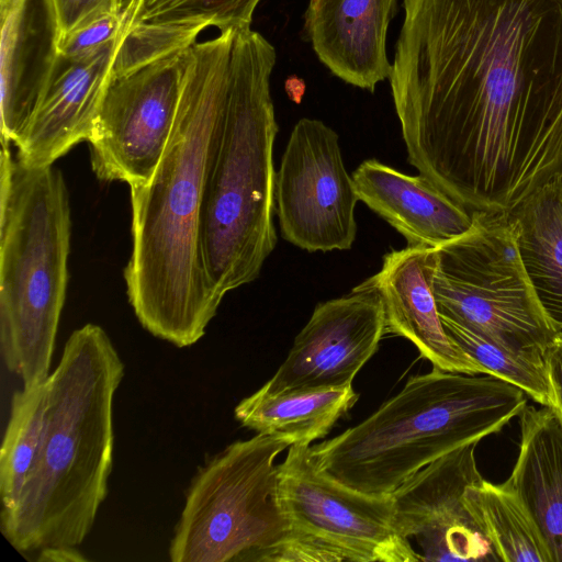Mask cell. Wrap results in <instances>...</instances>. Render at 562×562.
Instances as JSON below:
<instances>
[{"instance_id": "4", "label": "cell", "mask_w": 562, "mask_h": 562, "mask_svg": "<svg viewBox=\"0 0 562 562\" xmlns=\"http://www.w3.org/2000/svg\"><path fill=\"white\" fill-rule=\"evenodd\" d=\"M274 47L250 27L234 30L225 111L200 215L207 286L226 293L259 277L277 245L273 216L278 123L270 91Z\"/></svg>"}, {"instance_id": "5", "label": "cell", "mask_w": 562, "mask_h": 562, "mask_svg": "<svg viewBox=\"0 0 562 562\" xmlns=\"http://www.w3.org/2000/svg\"><path fill=\"white\" fill-rule=\"evenodd\" d=\"M519 387L434 368L358 425L310 446L317 467L342 484L391 495L407 479L467 443L499 432L527 405Z\"/></svg>"}, {"instance_id": "8", "label": "cell", "mask_w": 562, "mask_h": 562, "mask_svg": "<svg viewBox=\"0 0 562 562\" xmlns=\"http://www.w3.org/2000/svg\"><path fill=\"white\" fill-rule=\"evenodd\" d=\"M472 226L436 247L438 312L517 351L544 355L559 331L524 269L508 212H472Z\"/></svg>"}, {"instance_id": "20", "label": "cell", "mask_w": 562, "mask_h": 562, "mask_svg": "<svg viewBox=\"0 0 562 562\" xmlns=\"http://www.w3.org/2000/svg\"><path fill=\"white\" fill-rule=\"evenodd\" d=\"M533 292L562 333V178L530 193L508 212Z\"/></svg>"}, {"instance_id": "27", "label": "cell", "mask_w": 562, "mask_h": 562, "mask_svg": "<svg viewBox=\"0 0 562 562\" xmlns=\"http://www.w3.org/2000/svg\"><path fill=\"white\" fill-rule=\"evenodd\" d=\"M123 32L124 22L121 16L109 14L60 37L58 52L69 57L83 55L120 38Z\"/></svg>"}, {"instance_id": "12", "label": "cell", "mask_w": 562, "mask_h": 562, "mask_svg": "<svg viewBox=\"0 0 562 562\" xmlns=\"http://www.w3.org/2000/svg\"><path fill=\"white\" fill-rule=\"evenodd\" d=\"M476 445L467 443L432 461L391 494L395 527L417 542L423 561H499L464 502L467 486L483 479Z\"/></svg>"}, {"instance_id": "6", "label": "cell", "mask_w": 562, "mask_h": 562, "mask_svg": "<svg viewBox=\"0 0 562 562\" xmlns=\"http://www.w3.org/2000/svg\"><path fill=\"white\" fill-rule=\"evenodd\" d=\"M71 216L61 171L0 154V348L23 387L50 374L69 280Z\"/></svg>"}, {"instance_id": "14", "label": "cell", "mask_w": 562, "mask_h": 562, "mask_svg": "<svg viewBox=\"0 0 562 562\" xmlns=\"http://www.w3.org/2000/svg\"><path fill=\"white\" fill-rule=\"evenodd\" d=\"M436 248L407 245L384 255L381 269L357 286L381 299L385 334L411 341L434 368L470 375L486 370L446 333L434 293Z\"/></svg>"}, {"instance_id": "3", "label": "cell", "mask_w": 562, "mask_h": 562, "mask_svg": "<svg viewBox=\"0 0 562 562\" xmlns=\"http://www.w3.org/2000/svg\"><path fill=\"white\" fill-rule=\"evenodd\" d=\"M124 363L105 330L86 324L67 339L46 379L45 432L37 460L1 530L20 552L78 547L108 495L115 392Z\"/></svg>"}, {"instance_id": "18", "label": "cell", "mask_w": 562, "mask_h": 562, "mask_svg": "<svg viewBox=\"0 0 562 562\" xmlns=\"http://www.w3.org/2000/svg\"><path fill=\"white\" fill-rule=\"evenodd\" d=\"M351 178L359 201L408 245L436 248L472 226V212L420 173L408 176L372 158L362 161Z\"/></svg>"}, {"instance_id": "10", "label": "cell", "mask_w": 562, "mask_h": 562, "mask_svg": "<svg viewBox=\"0 0 562 562\" xmlns=\"http://www.w3.org/2000/svg\"><path fill=\"white\" fill-rule=\"evenodd\" d=\"M189 48L111 77L88 139L99 180L151 178L176 120Z\"/></svg>"}, {"instance_id": "9", "label": "cell", "mask_w": 562, "mask_h": 562, "mask_svg": "<svg viewBox=\"0 0 562 562\" xmlns=\"http://www.w3.org/2000/svg\"><path fill=\"white\" fill-rule=\"evenodd\" d=\"M277 498L289 533L272 562H417L394 524L391 495L353 490L322 471L307 445L288 448Z\"/></svg>"}, {"instance_id": "2", "label": "cell", "mask_w": 562, "mask_h": 562, "mask_svg": "<svg viewBox=\"0 0 562 562\" xmlns=\"http://www.w3.org/2000/svg\"><path fill=\"white\" fill-rule=\"evenodd\" d=\"M233 37L234 30H228L189 48L164 155L147 182L128 186V302L148 333L179 348L204 336L220 306L202 267L200 215L226 105Z\"/></svg>"}, {"instance_id": "26", "label": "cell", "mask_w": 562, "mask_h": 562, "mask_svg": "<svg viewBox=\"0 0 562 562\" xmlns=\"http://www.w3.org/2000/svg\"><path fill=\"white\" fill-rule=\"evenodd\" d=\"M201 27L138 24L125 31L115 52L111 77L121 76L193 44Z\"/></svg>"}, {"instance_id": "21", "label": "cell", "mask_w": 562, "mask_h": 562, "mask_svg": "<svg viewBox=\"0 0 562 562\" xmlns=\"http://www.w3.org/2000/svg\"><path fill=\"white\" fill-rule=\"evenodd\" d=\"M352 385L269 393L261 387L235 407L236 419L263 435H283L293 445L324 438L358 401Z\"/></svg>"}, {"instance_id": "24", "label": "cell", "mask_w": 562, "mask_h": 562, "mask_svg": "<svg viewBox=\"0 0 562 562\" xmlns=\"http://www.w3.org/2000/svg\"><path fill=\"white\" fill-rule=\"evenodd\" d=\"M440 318L448 336L479 362L487 375L521 389L541 406L553 407L544 355L510 349L448 317L440 315Z\"/></svg>"}, {"instance_id": "25", "label": "cell", "mask_w": 562, "mask_h": 562, "mask_svg": "<svg viewBox=\"0 0 562 562\" xmlns=\"http://www.w3.org/2000/svg\"><path fill=\"white\" fill-rule=\"evenodd\" d=\"M260 0H140L124 32L138 24L215 26L221 32L250 27ZM123 32V33H124Z\"/></svg>"}, {"instance_id": "23", "label": "cell", "mask_w": 562, "mask_h": 562, "mask_svg": "<svg viewBox=\"0 0 562 562\" xmlns=\"http://www.w3.org/2000/svg\"><path fill=\"white\" fill-rule=\"evenodd\" d=\"M46 381L14 392L0 452L1 514L16 505L40 454L45 432Z\"/></svg>"}, {"instance_id": "32", "label": "cell", "mask_w": 562, "mask_h": 562, "mask_svg": "<svg viewBox=\"0 0 562 562\" xmlns=\"http://www.w3.org/2000/svg\"><path fill=\"white\" fill-rule=\"evenodd\" d=\"M140 0H119L117 13L124 22V29L136 11Z\"/></svg>"}, {"instance_id": "15", "label": "cell", "mask_w": 562, "mask_h": 562, "mask_svg": "<svg viewBox=\"0 0 562 562\" xmlns=\"http://www.w3.org/2000/svg\"><path fill=\"white\" fill-rule=\"evenodd\" d=\"M120 38L83 55H58L34 113L13 143L19 159L31 166L54 165L88 142Z\"/></svg>"}, {"instance_id": "19", "label": "cell", "mask_w": 562, "mask_h": 562, "mask_svg": "<svg viewBox=\"0 0 562 562\" xmlns=\"http://www.w3.org/2000/svg\"><path fill=\"white\" fill-rule=\"evenodd\" d=\"M519 423V453L505 482L532 517L552 562H562V416L527 404Z\"/></svg>"}, {"instance_id": "16", "label": "cell", "mask_w": 562, "mask_h": 562, "mask_svg": "<svg viewBox=\"0 0 562 562\" xmlns=\"http://www.w3.org/2000/svg\"><path fill=\"white\" fill-rule=\"evenodd\" d=\"M1 146L13 144L34 113L59 55L54 0H12L0 8Z\"/></svg>"}, {"instance_id": "28", "label": "cell", "mask_w": 562, "mask_h": 562, "mask_svg": "<svg viewBox=\"0 0 562 562\" xmlns=\"http://www.w3.org/2000/svg\"><path fill=\"white\" fill-rule=\"evenodd\" d=\"M59 22L60 37L89 23L117 13L119 0H54Z\"/></svg>"}, {"instance_id": "31", "label": "cell", "mask_w": 562, "mask_h": 562, "mask_svg": "<svg viewBox=\"0 0 562 562\" xmlns=\"http://www.w3.org/2000/svg\"><path fill=\"white\" fill-rule=\"evenodd\" d=\"M284 89L292 101L300 102L305 92V83L297 76H290L285 79Z\"/></svg>"}, {"instance_id": "17", "label": "cell", "mask_w": 562, "mask_h": 562, "mask_svg": "<svg viewBox=\"0 0 562 562\" xmlns=\"http://www.w3.org/2000/svg\"><path fill=\"white\" fill-rule=\"evenodd\" d=\"M396 10L397 0H310L304 32L336 77L373 92L391 74L386 35Z\"/></svg>"}, {"instance_id": "1", "label": "cell", "mask_w": 562, "mask_h": 562, "mask_svg": "<svg viewBox=\"0 0 562 562\" xmlns=\"http://www.w3.org/2000/svg\"><path fill=\"white\" fill-rule=\"evenodd\" d=\"M389 77L408 162L470 212L562 178V0H403Z\"/></svg>"}, {"instance_id": "29", "label": "cell", "mask_w": 562, "mask_h": 562, "mask_svg": "<svg viewBox=\"0 0 562 562\" xmlns=\"http://www.w3.org/2000/svg\"><path fill=\"white\" fill-rule=\"evenodd\" d=\"M553 408L562 416V333H559L544 352Z\"/></svg>"}, {"instance_id": "22", "label": "cell", "mask_w": 562, "mask_h": 562, "mask_svg": "<svg viewBox=\"0 0 562 562\" xmlns=\"http://www.w3.org/2000/svg\"><path fill=\"white\" fill-rule=\"evenodd\" d=\"M464 502L499 561L552 562L532 517L506 482L493 484L483 477L467 486Z\"/></svg>"}, {"instance_id": "7", "label": "cell", "mask_w": 562, "mask_h": 562, "mask_svg": "<svg viewBox=\"0 0 562 562\" xmlns=\"http://www.w3.org/2000/svg\"><path fill=\"white\" fill-rule=\"evenodd\" d=\"M293 440L257 434L199 468L169 547L172 562H272L289 526L278 498L277 457Z\"/></svg>"}, {"instance_id": "11", "label": "cell", "mask_w": 562, "mask_h": 562, "mask_svg": "<svg viewBox=\"0 0 562 562\" xmlns=\"http://www.w3.org/2000/svg\"><path fill=\"white\" fill-rule=\"evenodd\" d=\"M358 201L338 134L321 120H299L277 171L282 237L308 252L349 250L357 236Z\"/></svg>"}, {"instance_id": "13", "label": "cell", "mask_w": 562, "mask_h": 562, "mask_svg": "<svg viewBox=\"0 0 562 562\" xmlns=\"http://www.w3.org/2000/svg\"><path fill=\"white\" fill-rule=\"evenodd\" d=\"M384 335L380 296L356 285L348 294L316 305L285 360L261 389L279 393L349 386Z\"/></svg>"}, {"instance_id": "30", "label": "cell", "mask_w": 562, "mask_h": 562, "mask_svg": "<svg viewBox=\"0 0 562 562\" xmlns=\"http://www.w3.org/2000/svg\"><path fill=\"white\" fill-rule=\"evenodd\" d=\"M41 562H82L87 558L77 547H46L38 550L36 558Z\"/></svg>"}]
</instances>
